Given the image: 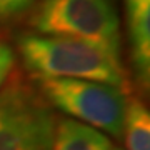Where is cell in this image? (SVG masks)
Returning a JSON list of instances; mask_svg holds the SVG:
<instances>
[{"label": "cell", "instance_id": "obj_2", "mask_svg": "<svg viewBox=\"0 0 150 150\" xmlns=\"http://www.w3.org/2000/svg\"><path fill=\"white\" fill-rule=\"evenodd\" d=\"M30 25L43 35L82 38L120 55L115 0H38Z\"/></svg>", "mask_w": 150, "mask_h": 150}, {"label": "cell", "instance_id": "obj_3", "mask_svg": "<svg viewBox=\"0 0 150 150\" xmlns=\"http://www.w3.org/2000/svg\"><path fill=\"white\" fill-rule=\"evenodd\" d=\"M48 105L98 132L122 137L127 97L120 87L80 79H37Z\"/></svg>", "mask_w": 150, "mask_h": 150}, {"label": "cell", "instance_id": "obj_6", "mask_svg": "<svg viewBox=\"0 0 150 150\" xmlns=\"http://www.w3.org/2000/svg\"><path fill=\"white\" fill-rule=\"evenodd\" d=\"M132 67L142 85H149L150 77V10L127 15Z\"/></svg>", "mask_w": 150, "mask_h": 150}, {"label": "cell", "instance_id": "obj_7", "mask_svg": "<svg viewBox=\"0 0 150 150\" xmlns=\"http://www.w3.org/2000/svg\"><path fill=\"white\" fill-rule=\"evenodd\" d=\"M122 137L127 150H150V115L137 98L127 100Z\"/></svg>", "mask_w": 150, "mask_h": 150}, {"label": "cell", "instance_id": "obj_8", "mask_svg": "<svg viewBox=\"0 0 150 150\" xmlns=\"http://www.w3.org/2000/svg\"><path fill=\"white\" fill-rule=\"evenodd\" d=\"M35 0H0V20L20 15Z\"/></svg>", "mask_w": 150, "mask_h": 150}, {"label": "cell", "instance_id": "obj_4", "mask_svg": "<svg viewBox=\"0 0 150 150\" xmlns=\"http://www.w3.org/2000/svg\"><path fill=\"white\" fill-rule=\"evenodd\" d=\"M55 118L32 87L15 79L0 88V150H52Z\"/></svg>", "mask_w": 150, "mask_h": 150}, {"label": "cell", "instance_id": "obj_5", "mask_svg": "<svg viewBox=\"0 0 150 150\" xmlns=\"http://www.w3.org/2000/svg\"><path fill=\"white\" fill-rule=\"evenodd\" d=\"M110 140L98 130L77 120L64 118L55 123L52 150H107Z\"/></svg>", "mask_w": 150, "mask_h": 150}, {"label": "cell", "instance_id": "obj_9", "mask_svg": "<svg viewBox=\"0 0 150 150\" xmlns=\"http://www.w3.org/2000/svg\"><path fill=\"white\" fill-rule=\"evenodd\" d=\"M13 60H15L13 50L7 43L0 42V88L5 85L7 79L10 75V70L13 67Z\"/></svg>", "mask_w": 150, "mask_h": 150}, {"label": "cell", "instance_id": "obj_10", "mask_svg": "<svg viewBox=\"0 0 150 150\" xmlns=\"http://www.w3.org/2000/svg\"><path fill=\"white\" fill-rule=\"evenodd\" d=\"M125 10H127V15L150 10V0H125Z\"/></svg>", "mask_w": 150, "mask_h": 150}, {"label": "cell", "instance_id": "obj_1", "mask_svg": "<svg viewBox=\"0 0 150 150\" xmlns=\"http://www.w3.org/2000/svg\"><path fill=\"white\" fill-rule=\"evenodd\" d=\"M18 52L37 79H80L120 88L127 82L120 55L82 38L25 33Z\"/></svg>", "mask_w": 150, "mask_h": 150}, {"label": "cell", "instance_id": "obj_11", "mask_svg": "<svg viewBox=\"0 0 150 150\" xmlns=\"http://www.w3.org/2000/svg\"><path fill=\"white\" fill-rule=\"evenodd\" d=\"M107 150H122V149H118V147H113V145H110Z\"/></svg>", "mask_w": 150, "mask_h": 150}]
</instances>
